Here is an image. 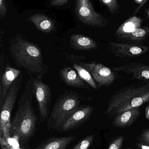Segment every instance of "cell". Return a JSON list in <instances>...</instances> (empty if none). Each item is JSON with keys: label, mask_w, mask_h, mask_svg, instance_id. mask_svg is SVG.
<instances>
[{"label": "cell", "mask_w": 149, "mask_h": 149, "mask_svg": "<svg viewBox=\"0 0 149 149\" xmlns=\"http://www.w3.org/2000/svg\"><path fill=\"white\" fill-rule=\"evenodd\" d=\"M9 51L17 67L24 69L28 74L42 79L48 73L49 67L45 64L41 49L38 45L17 34L10 39Z\"/></svg>", "instance_id": "1"}, {"label": "cell", "mask_w": 149, "mask_h": 149, "mask_svg": "<svg viewBox=\"0 0 149 149\" xmlns=\"http://www.w3.org/2000/svg\"><path fill=\"white\" fill-rule=\"evenodd\" d=\"M34 95L33 81L27 80L18 102V108L10 123L9 133L24 143L33 136L36 127L37 118L33 106Z\"/></svg>", "instance_id": "2"}, {"label": "cell", "mask_w": 149, "mask_h": 149, "mask_svg": "<svg viewBox=\"0 0 149 149\" xmlns=\"http://www.w3.org/2000/svg\"><path fill=\"white\" fill-rule=\"evenodd\" d=\"M149 102V81L126 86L111 96L104 114L108 117L118 115Z\"/></svg>", "instance_id": "3"}, {"label": "cell", "mask_w": 149, "mask_h": 149, "mask_svg": "<svg viewBox=\"0 0 149 149\" xmlns=\"http://www.w3.org/2000/svg\"><path fill=\"white\" fill-rule=\"evenodd\" d=\"M81 101V98L74 91H67L61 95L50 113L48 127L54 130L61 129L66 121L80 109Z\"/></svg>", "instance_id": "4"}, {"label": "cell", "mask_w": 149, "mask_h": 149, "mask_svg": "<svg viewBox=\"0 0 149 149\" xmlns=\"http://www.w3.org/2000/svg\"><path fill=\"white\" fill-rule=\"evenodd\" d=\"M75 12L78 19L85 25L100 28L108 26V20L95 10L89 0L76 1Z\"/></svg>", "instance_id": "5"}, {"label": "cell", "mask_w": 149, "mask_h": 149, "mask_svg": "<svg viewBox=\"0 0 149 149\" xmlns=\"http://www.w3.org/2000/svg\"><path fill=\"white\" fill-rule=\"evenodd\" d=\"M33 81L34 95L38 103L40 120L43 122L48 116L51 98L50 87L42 81V79L30 76Z\"/></svg>", "instance_id": "6"}, {"label": "cell", "mask_w": 149, "mask_h": 149, "mask_svg": "<svg viewBox=\"0 0 149 149\" xmlns=\"http://www.w3.org/2000/svg\"><path fill=\"white\" fill-rule=\"evenodd\" d=\"M24 76L21 73L19 77L12 84L6 96L3 105L1 106V119H0V131L1 136H2V132L5 130L7 124L10 120L11 114L15 104V101L18 93L22 87Z\"/></svg>", "instance_id": "7"}, {"label": "cell", "mask_w": 149, "mask_h": 149, "mask_svg": "<svg viewBox=\"0 0 149 149\" xmlns=\"http://www.w3.org/2000/svg\"><path fill=\"white\" fill-rule=\"evenodd\" d=\"M79 65L87 70L92 76L97 87H107L111 85L116 79L115 73L107 66L100 63L80 62Z\"/></svg>", "instance_id": "8"}, {"label": "cell", "mask_w": 149, "mask_h": 149, "mask_svg": "<svg viewBox=\"0 0 149 149\" xmlns=\"http://www.w3.org/2000/svg\"><path fill=\"white\" fill-rule=\"evenodd\" d=\"M109 49L111 53L116 57L132 58L138 57L145 54L149 49V47L136 44L110 42Z\"/></svg>", "instance_id": "9"}, {"label": "cell", "mask_w": 149, "mask_h": 149, "mask_svg": "<svg viewBox=\"0 0 149 149\" xmlns=\"http://www.w3.org/2000/svg\"><path fill=\"white\" fill-rule=\"evenodd\" d=\"M22 72L19 70L7 64L0 81V107L3 105L6 96L14 82L19 77Z\"/></svg>", "instance_id": "10"}, {"label": "cell", "mask_w": 149, "mask_h": 149, "mask_svg": "<svg viewBox=\"0 0 149 149\" xmlns=\"http://www.w3.org/2000/svg\"><path fill=\"white\" fill-rule=\"evenodd\" d=\"M117 72L131 75L132 79L149 81V66L138 62H132L123 66L114 67Z\"/></svg>", "instance_id": "11"}, {"label": "cell", "mask_w": 149, "mask_h": 149, "mask_svg": "<svg viewBox=\"0 0 149 149\" xmlns=\"http://www.w3.org/2000/svg\"><path fill=\"white\" fill-rule=\"evenodd\" d=\"M93 111V108L90 106L80 108L66 121L61 130L67 131L80 126L89 118Z\"/></svg>", "instance_id": "12"}, {"label": "cell", "mask_w": 149, "mask_h": 149, "mask_svg": "<svg viewBox=\"0 0 149 149\" xmlns=\"http://www.w3.org/2000/svg\"><path fill=\"white\" fill-rule=\"evenodd\" d=\"M60 76L63 82L74 88L89 90L88 86L78 75L75 70L70 67L63 68L60 71Z\"/></svg>", "instance_id": "13"}, {"label": "cell", "mask_w": 149, "mask_h": 149, "mask_svg": "<svg viewBox=\"0 0 149 149\" xmlns=\"http://www.w3.org/2000/svg\"><path fill=\"white\" fill-rule=\"evenodd\" d=\"M139 115V107L126 111L115 118L113 122V126L119 128L129 127L137 119Z\"/></svg>", "instance_id": "14"}, {"label": "cell", "mask_w": 149, "mask_h": 149, "mask_svg": "<svg viewBox=\"0 0 149 149\" xmlns=\"http://www.w3.org/2000/svg\"><path fill=\"white\" fill-rule=\"evenodd\" d=\"M27 20L32 22L36 27L41 32L49 33L55 29L54 21L52 19L42 14H36L29 17Z\"/></svg>", "instance_id": "15"}, {"label": "cell", "mask_w": 149, "mask_h": 149, "mask_svg": "<svg viewBox=\"0 0 149 149\" xmlns=\"http://www.w3.org/2000/svg\"><path fill=\"white\" fill-rule=\"evenodd\" d=\"M70 46L76 50H88L97 48V45L92 38L80 34H74L70 38Z\"/></svg>", "instance_id": "16"}, {"label": "cell", "mask_w": 149, "mask_h": 149, "mask_svg": "<svg viewBox=\"0 0 149 149\" xmlns=\"http://www.w3.org/2000/svg\"><path fill=\"white\" fill-rule=\"evenodd\" d=\"M75 136L53 137L47 139L34 149H66Z\"/></svg>", "instance_id": "17"}, {"label": "cell", "mask_w": 149, "mask_h": 149, "mask_svg": "<svg viewBox=\"0 0 149 149\" xmlns=\"http://www.w3.org/2000/svg\"><path fill=\"white\" fill-rule=\"evenodd\" d=\"M149 35V26L136 29L132 32L117 37V39L123 41L139 42L144 40Z\"/></svg>", "instance_id": "18"}, {"label": "cell", "mask_w": 149, "mask_h": 149, "mask_svg": "<svg viewBox=\"0 0 149 149\" xmlns=\"http://www.w3.org/2000/svg\"><path fill=\"white\" fill-rule=\"evenodd\" d=\"M143 22V19L140 17L132 16L118 28L115 32V36L117 37L130 33L136 29L140 28Z\"/></svg>", "instance_id": "19"}, {"label": "cell", "mask_w": 149, "mask_h": 149, "mask_svg": "<svg viewBox=\"0 0 149 149\" xmlns=\"http://www.w3.org/2000/svg\"><path fill=\"white\" fill-rule=\"evenodd\" d=\"M73 68L77 72L81 79L88 83L92 88L97 90V84L90 73L83 67L76 63L73 64Z\"/></svg>", "instance_id": "20"}, {"label": "cell", "mask_w": 149, "mask_h": 149, "mask_svg": "<svg viewBox=\"0 0 149 149\" xmlns=\"http://www.w3.org/2000/svg\"><path fill=\"white\" fill-rule=\"evenodd\" d=\"M99 2L106 6L112 14L116 13H117L119 10L120 6L118 1L116 0H100Z\"/></svg>", "instance_id": "21"}, {"label": "cell", "mask_w": 149, "mask_h": 149, "mask_svg": "<svg viewBox=\"0 0 149 149\" xmlns=\"http://www.w3.org/2000/svg\"><path fill=\"white\" fill-rule=\"evenodd\" d=\"M94 139L93 135H89L80 141L72 149H88Z\"/></svg>", "instance_id": "22"}, {"label": "cell", "mask_w": 149, "mask_h": 149, "mask_svg": "<svg viewBox=\"0 0 149 149\" xmlns=\"http://www.w3.org/2000/svg\"><path fill=\"white\" fill-rule=\"evenodd\" d=\"M123 136L117 138L110 145L108 149H120L124 140Z\"/></svg>", "instance_id": "23"}, {"label": "cell", "mask_w": 149, "mask_h": 149, "mask_svg": "<svg viewBox=\"0 0 149 149\" xmlns=\"http://www.w3.org/2000/svg\"><path fill=\"white\" fill-rule=\"evenodd\" d=\"M7 5L4 0H0V19L3 20L7 13Z\"/></svg>", "instance_id": "24"}, {"label": "cell", "mask_w": 149, "mask_h": 149, "mask_svg": "<svg viewBox=\"0 0 149 149\" xmlns=\"http://www.w3.org/2000/svg\"><path fill=\"white\" fill-rule=\"evenodd\" d=\"M139 140L149 146V129L143 132L139 137Z\"/></svg>", "instance_id": "25"}, {"label": "cell", "mask_w": 149, "mask_h": 149, "mask_svg": "<svg viewBox=\"0 0 149 149\" xmlns=\"http://www.w3.org/2000/svg\"><path fill=\"white\" fill-rule=\"evenodd\" d=\"M68 2V0H53L50 1V5L53 6H62L67 5Z\"/></svg>", "instance_id": "26"}, {"label": "cell", "mask_w": 149, "mask_h": 149, "mask_svg": "<svg viewBox=\"0 0 149 149\" xmlns=\"http://www.w3.org/2000/svg\"><path fill=\"white\" fill-rule=\"evenodd\" d=\"M0 143L1 145V149H24L23 148H20V147H13L11 146L10 145L8 144L7 141L3 139L2 137H1V140H0Z\"/></svg>", "instance_id": "27"}, {"label": "cell", "mask_w": 149, "mask_h": 149, "mask_svg": "<svg viewBox=\"0 0 149 149\" xmlns=\"http://www.w3.org/2000/svg\"><path fill=\"white\" fill-rule=\"evenodd\" d=\"M5 52L4 49L1 50V55H0V67H1V76L2 74V70L3 68H4V64H5Z\"/></svg>", "instance_id": "28"}, {"label": "cell", "mask_w": 149, "mask_h": 149, "mask_svg": "<svg viewBox=\"0 0 149 149\" xmlns=\"http://www.w3.org/2000/svg\"><path fill=\"white\" fill-rule=\"evenodd\" d=\"M4 35H5V29H2L0 32V47L1 49H2V48L3 47Z\"/></svg>", "instance_id": "29"}, {"label": "cell", "mask_w": 149, "mask_h": 149, "mask_svg": "<svg viewBox=\"0 0 149 149\" xmlns=\"http://www.w3.org/2000/svg\"><path fill=\"white\" fill-rule=\"evenodd\" d=\"M145 117L146 119L149 120V105H147L145 110Z\"/></svg>", "instance_id": "30"}, {"label": "cell", "mask_w": 149, "mask_h": 149, "mask_svg": "<svg viewBox=\"0 0 149 149\" xmlns=\"http://www.w3.org/2000/svg\"><path fill=\"white\" fill-rule=\"evenodd\" d=\"M139 147L141 149H149V146L143 144L142 143H139L138 145Z\"/></svg>", "instance_id": "31"}, {"label": "cell", "mask_w": 149, "mask_h": 149, "mask_svg": "<svg viewBox=\"0 0 149 149\" xmlns=\"http://www.w3.org/2000/svg\"><path fill=\"white\" fill-rule=\"evenodd\" d=\"M147 1L145 2V3H143V4H141V5H139V6L136 9V10H135V12H134V13H133V15L136 14L137 13H138L139 11V10H140V8H142V7L143 6H144L145 4H146V2H147Z\"/></svg>", "instance_id": "32"}, {"label": "cell", "mask_w": 149, "mask_h": 149, "mask_svg": "<svg viewBox=\"0 0 149 149\" xmlns=\"http://www.w3.org/2000/svg\"><path fill=\"white\" fill-rule=\"evenodd\" d=\"M147 1V0H134V2L137 5H140Z\"/></svg>", "instance_id": "33"}, {"label": "cell", "mask_w": 149, "mask_h": 149, "mask_svg": "<svg viewBox=\"0 0 149 149\" xmlns=\"http://www.w3.org/2000/svg\"><path fill=\"white\" fill-rule=\"evenodd\" d=\"M146 14H147V16H148V18L149 19V8L146 9Z\"/></svg>", "instance_id": "34"}, {"label": "cell", "mask_w": 149, "mask_h": 149, "mask_svg": "<svg viewBox=\"0 0 149 149\" xmlns=\"http://www.w3.org/2000/svg\"><path fill=\"white\" fill-rule=\"evenodd\" d=\"M127 149H130V148H127Z\"/></svg>", "instance_id": "35"}]
</instances>
